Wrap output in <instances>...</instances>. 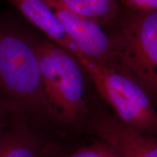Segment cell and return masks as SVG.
<instances>
[{"label":"cell","instance_id":"cell-1","mask_svg":"<svg viewBox=\"0 0 157 157\" xmlns=\"http://www.w3.org/2000/svg\"><path fill=\"white\" fill-rule=\"evenodd\" d=\"M0 92L28 120H55L43 88L32 35L4 23H0Z\"/></svg>","mask_w":157,"mask_h":157},{"label":"cell","instance_id":"cell-2","mask_svg":"<svg viewBox=\"0 0 157 157\" xmlns=\"http://www.w3.org/2000/svg\"><path fill=\"white\" fill-rule=\"evenodd\" d=\"M107 30L114 68L137 83L157 103V11H121Z\"/></svg>","mask_w":157,"mask_h":157},{"label":"cell","instance_id":"cell-3","mask_svg":"<svg viewBox=\"0 0 157 157\" xmlns=\"http://www.w3.org/2000/svg\"><path fill=\"white\" fill-rule=\"evenodd\" d=\"M41 78L56 121L76 124L85 120L88 76L77 57L49 40L32 35Z\"/></svg>","mask_w":157,"mask_h":157},{"label":"cell","instance_id":"cell-4","mask_svg":"<svg viewBox=\"0 0 157 157\" xmlns=\"http://www.w3.org/2000/svg\"><path fill=\"white\" fill-rule=\"evenodd\" d=\"M78 59L101 97L124 124L144 134L157 136V110L146 91L132 78L117 71Z\"/></svg>","mask_w":157,"mask_h":157},{"label":"cell","instance_id":"cell-5","mask_svg":"<svg viewBox=\"0 0 157 157\" xmlns=\"http://www.w3.org/2000/svg\"><path fill=\"white\" fill-rule=\"evenodd\" d=\"M54 13L80 56L90 62L113 70L112 44L103 27L71 13L54 0H44Z\"/></svg>","mask_w":157,"mask_h":157},{"label":"cell","instance_id":"cell-6","mask_svg":"<svg viewBox=\"0 0 157 157\" xmlns=\"http://www.w3.org/2000/svg\"><path fill=\"white\" fill-rule=\"evenodd\" d=\"M100 141L121 157H157V136L144 134L124 124L105 111L98 113L92 122Z\"/></svg>","mask_w":157,"mask_h":157},{"label":"cell","instance_id":"cell-7","mask_svg":"<svg viewBox=\"0 0 157 157\" xmlns=\"http://www.w3.org/2000/svg\"><path fill=\"white\" fill-rule=\"evenodd\" d=\"M13 5L31 24L46 35L49 40L76 57L77 48L68 38L54 13L44 0H6Z\"/></svg>","mask_w":157,"mask_h":157},{"label":"cell","instance_id":"cell-8","mask_svg":"<svg viewBox=\"0 0 157 157\" xmlns=\"http://www.w3.org/2000/svg\"><path fill=\"white\" fill-rule=\"evenodd\" d=\"M28 121L16 115L10 126L0 131V157H42L40 140L29 128Z\"/></svg>","mask_w":157,"mask_h":157},{"label":"cell","instance_id":"cell-9","mask_svg":"<svg viewBox=\"0 0 157 157\" xmlns=\"http://www.w3.org/2000/svg\"><path fill=\"white\" fill-rule=\"evenodd\" d=\"M78 16L101 25L104 29L113 24L121 13L117 0H54Z\"/></svg>","mask_w":157,"mask_h":157},{"label":"cell","instance_id":"cell-10","mask_svg":"<svg viewBox=\"0 0 157 157\" xmlns=\"http://www.w3.org/2000/svg\"><path fill=\"white\" fill-rule=\"evenodd\" d=\"M67 157H121L117 152L101 141L78 149Z\"/></svg>","mask_w":157,"mask_h":157},{"label":"cell","instance_id":"cell-11","mask_svg":"<svg viewBox=\"0 0 157 157\" xmlns=\"http://www.w3.org/2000/svg\"><path fill=\"white\" fill-rule=\"evenodd\" d=\"M125 10L133 12L157 11V0H117Z\"/></svg>","mask_w":157,"mask_h":157},{"label":"cell","instance_id":"cell-12","mask_svg":"<svg viewBox=\"0 0 157 157\" xmlns=\"http://www.w3.org/2000/svg\"><path fill=\"white\" fill-rule=\"evenodd\" d=\"M16 115H22L18 108L0 96V131L7 126V121L10 117Z\"/></svg>","mask_w":157,"mask_h":157}]
</instances>
